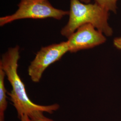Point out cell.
Returning a JSON list of instances; mask_svg holds the SVG:
<instances>
[{
    "label": "cell",
    "mask_w": 121,
    "mask_h": 121,
    "mask_svg": "<svg viewBox=\"0 0 121 121\" xmlns=\"http://www.w3.org/2000/svg\"><path fill=\"white\" fill-rule=\"evenodd\" d=\"M113 43L116 48L121 51V37L115 38L113 39Z\"/></svg>",
    "instance_id": "9c48e42d"
},
{
    "label": "cell",
    "mask_w": 121,
    "mask_h": 121,
    "mask_svg": "<svg viewBox=\"0 0 121 121\" xmlns=\"http://www.w3.org/2000/svg\"><path fill=\"white\" fill-rule=\"evenodd\" d=\"M20 121H32L30 119V117L28 115L24 114L22 115L21 117L19 118Z\"/></svg>",
    "instance_id": "30bf717a"
},
{
    "label": "cell",
    "mask_w": 121,
    "mask_h": 121,
    "mask_svg": "<svg viewBox=\"0 0 121 121\" xmlns=\"http://www.w3.org/2000/svg\"><path fill=\"white\" fill-rule=\"evenodd\" d=\"M20 58V47L16 46L9 48L2 54L0 60V68L4 71L10 83L12 90L8 95L16 109L19 118L22 115H29L35 111L52 113L57 110V104L43 105L35 104L30 100L26 91L25 86L17 72L18 61Z\"/></svg>",
    "instance_id": "6da1fadb"
},
{
    "label": "cell",
    "mask_w": 121,
    "mask_h": 121,
    "mask_svg": "<svg viewBox=\"0 0 121 121\" xmlns=\"http://www.w3.org/2000/svg\"><path fill=\"white\" fill-rule=\"evenodd\" d=\"M105 36L92 25H83L68 38L69 52H76L102 44L106 40Z\"/></svg>",
    "instance_id": "5b68a950"
},
{
    "label": "cell",
    "mask_w": 121,
    "mask_h": 121,
    "mask_svg": "<svg viewBox=\"0 0 121 121\" xmlns=\"http://www.w3.org/2000/svg\"><path fill=\"white\" fill-rule=\"evenodd\" d=\"M118 0H95V3L107 10L116 13L117 10V3Z\"/></svg>",
    "instance_id": "52a82bcc"
},
{
    "label": "cell",
    "mask_w": 121,
    "mask_h": 121,
    "mask_svg": "<svg viewBox=\"0 0 121 121\" xmlns=\"http://www.w3.org/2000/svg\"><path fill=\"white\" fill-rule=\"evenodd\" d=\"M79 0L84 3H90V2L91 1V0Z\"/></svg>",
    "instance_id": "8fae6325"
},
{
    "label": "cell",
    "mask_w": 121,
    "mask_h": 121,
    "mask_svg": "<svg viewBox=\"0 0 121 121\" xmlns=\"http://www.w3.org/2000/svg\"><path fill=\"white\" fill-rule=\"evenodd\" d=\"M43 112L41 111H35L28 115L32 121H54L44 116Z\"/></svg>",
    "instance_id": "ba28073f"
},
{
    "label": "cell",
    "mask_w": 121,
    "mask_h": 121,
    "mask_svg": "<svg viewBox=\"0 0 121 121\" xmlns=\"http://www.w3.org/2000/svg\"><path fill=\"white\" fill-rule=\"evenodd\" d=\"M15 13L0 18V26L25 18H53L60 20L69 12L54 8L48 0H21Z\"/></svg>",
    "instance_id": "3957f363"
},
{
    "label": "cell",
    "mask_w": 121,
    "mask_h": 121,
    "mask_svg": "<svg viewBox=\"0 0 121 121\" xmlns=\"http://www.w3.org/2000/svg\"><path fill=\"white\" fill-rule=\"evenodd\" d=\"M5 76L4 71L0 68V121H4V112L8 105V93L4 85Z\"/></svg>",
    "instance_id": "8992f818"
},
{
    "label": "cell",
    "mask_w": 121,
    "mask_h": 121,
    "mask_svg": "<svg viewBox=\"0 0 121 121\" xmlns=\"http://www.w3.org/2000/svg\"><path fill=\"white\" fill-rule=\"evenodd\" d=\"M68 52L69 48L67 41L41 48L28 68V73L31 81L39 82L48 67L60 60Z\"/></svg>",
    "instance_id": "277c9868"
},
{
    "label": "cell",
    "mask_w": 121,
    "mask_h": 121,
    "mask_svg": "<svg viewBox=\"0 0 121 121\" xmlns=\"http://www.w3.org/2000/svg\"><path fill=\"white\" fill-rule=\"evenodd\" d=\"M69 19L60 33L67 39L83 25L90 24L106 36L113 34L108 23V11L99 5L84 3L79 0H70Z\"/></svg>",
    "instance_id": "7a4b0ae2"
}]
</instances>
